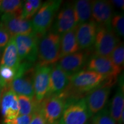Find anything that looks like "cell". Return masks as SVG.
<instances>
[{
	"label": "cell",
	"mask_w": 124,
	"mask_h": 124,
	"mask_svg": "<svg viewBox=\"0 0 124 124\" xmlns=\"http://www.w3.org/2000/svg\"><path fill=\"white\" fill-rule=\"evenodd\" d=\"M105 78L90 70H81L70 78V83L63 91L68 98H80L82 94L88 93L103 83Z\"/></svg>",
	"instance_id": "obj_1"
},
{
	"label": "cell",
	"mask_w": 124,
	"mask_h": 124,
	"mask_svg": "<svg viewBox=\"0 0 124 124\" xmlns=\"http://www.w3.org/2000/svg\"><path fill=\"white\" fill-rule=\"evenodd\" d=\"M38 64L52 66L60 59V35L49 31L40 37L38 43Z\"/></svg>",
	"instance_id": "obj_2"
},
{
	"label": "cell",
	"mask_w": 124,
	"mask_h": 124,
	"mask_svg": "<svg viewBox=\"0 0 124 124\" xmlns=\"http://www.w3.org/2000/svg\"><path fill=\"white\" fill-rule=\"evenodd\" d=\"M34 69L33 64L26 62L21 63L15 78L7 86L8 89L17 96H25L31 98L35 97L33 83Z\"/></svg>",
	"instance_id": "obj_3"
},
{
	"label": "cell",
	"mask_w": 124,
	"mask_h": 124,
	"mask_svg": "<svg viewBox=\"0 0 124 124\" xmlns=\"http://www.w3.org/2000/svg\"><path fill=\"white\" fill-rule=\"evenodd\" d=\"M62 3V0H50L42 4L31 21L33 32L41 36L48 32Z\"/></svg>",
	"instance_id": "obj_4"
},
{
	"label": "cell",
	"mask_w": 124,
	"mask_h": 124,
	"mask_svg": "<svg viewBox=\"0 0 124 124\" xmlns=\"http://www.w3.org/2000/svg\"><path fill=\"white\" fill-rule=\"evenodd\" d=\"M91 117L85 98H68L60 118L63 124H87Z\"/></svg>",
	"instance_id": "obj_5"
},
{
	"label": "cell",
	"mask_w": 124,
	"mask_h": 124,
	"mask_svg": "<svg viewBox=\"0 0 124 124\" xmlns=\"http://www.w3.org/2000/svg\"><path fill=\"white\" fill-rule=\"evenodd\" d=\"M67 98L63 92L48 95L40 102V109L46 124L60 120L66 107Z\"/></svg>",
	"instance_id": "obj_6"
},
{
	"label": "cell",
	"mask_w": 124,
	"mask_h": 124,
	"mask_svg": "<svg viewBox=\"0 0 124 124\" xmlns=\"http://www.w3.org/2000/svg\"><path fill=\"white\" fill-rule=\"evenodd\" d=\"M120 39L111 28V25H97L94 48L95 55L109 57Z\"/></svg>",
	"instance_id": "obj_7"
},
{
	"label": "cell",
	"mask_w": 124,
	"mask_h": 124,
	"mask_svg": "<svg viewBox=\"0 0 124 124\" xmlns=\"http://www.w3.org/2000/svg\"><path fill=\"white\" fill-rule=\"evenodd\" d=\"M40 36L35 32L14 37L20 60L34 64L38 59Z\"/></svg>",
	"instance_id": "obj_8"
},
{
	"label": "cell",
	"mask_w": 124,
	"mask_h": 124,
	"mask_svg": "<svg viewBox=\"0 0 124 124\" xmlns=\"http://www.w3.org/2000/svg\"><path fill=\"white\" fill-rule=\"evenodd\" d=\"M0 27L7 31L11 38L33 32L31 21L23 19L21 16L15 14H4L1 16Z\"/></svg>",
	"instance_id": "obj_9"
},
{
	"label": "cell",
	"mask_w": 124,
	"mask_h": 124,
	"mask_svg": "<svg viewBox=\"0 0 124 124\" xmlns=\"http://www.w3.org/2000/svg\"><path fill=\"white\" fill-rule=\"evenodd\" d=\"M78 25L73 3H67L56 17L51 31L62 35L75 29Z\"/></svg>",
	"instance_id": "obj_10"
},
{
	"label": "cell",
	"mask_w": 124,
	"mask_h": 124,
	"mask_svg": "<svg viewBox=\"0 0 124 124\" xmlns=\"http://www.w3.org/2000/svg\"><path fill=\"white\" fill-rule=\"evenodd\" d=\"M111 87V85L104 80L100 86L87 93L85 99L91 116L105 108L110 94Z\"/></svg>",
	"instance_id": "obj_11"
},
{
	"label": "cell",
	"mask_w": 124,
	"mask_h": 124,
	"mask_svg": "<svg viewBox=\"0 0 124 124\" xmlns=\"http://www.w3.org/2000/svg\"><path fill=\"white\" fill-rule=\"evenodd\" d=\"M87 68V70L100 74L105 79H117L122 70L114 64L109 57L95 54L90 58Z\"/></svg>",
	"instance_id": "obj_12"
},
{
	"label": "cell",
	"mask_w": 124,
	"mask_h": 124,
	"mask_svg": "<svg viewBox=\"0 0 124 124\" xmlns=\"http://www.w3.org/2000/svg\"><path fill=\"white\" fill-rule=\"evenodd\" d=\"M52 66L37 64L35 66L33 83L35 97L39 103L42 101L47 94Z\"/></svg>",
	"instance_id": "obj_13"
},
{
	"label": "cell",
	"mask_w": 124,
	"mask_h": 124,
	"mask_svg": "<svg viewBox=\"0 0 124 124\" xmlns=\"http://www.w3.org/2000/svg\"><path fill=\"white\" fill-rule=\"evenodd\" d=\"M89 54L86 51H79L75 53L60 58L56 63L69 77L81 71L88 61Z\"/></svg>",
	"instance_id": "obj_14"
},
{
	"label": "cell",
	"mask_w": 124,
	"mask_h": 124,
	"mask_svg": "<svg viewBox=\"0 0 124 124\" xmlns=\"http://www.w3.org/2000/svg\"><path fill=\"white\" fill-rule=\"evenodd\" d=\"M113 16L111 2L105 0L93 1L91 21L97 25H110Z\"/></svg>",
	"instance_id": "obj_15"
},
{
	"label": "cell",
	"mask_w": 124,
	"mask_h": 124,
	"mask_svg": "<svg viewBox=\"0 0 124 124\" xmlns=\"http://www.w3.org/2000/svg\"><path fill=\"white\" fill-rule=\"evenodd\" d=\"M97 31V25L91 21L77 26L76 38L80 49H89L94 46Z\"/></svg>",
	"instance_id": "obj_16"
},
{
	"label": "cell",
	"mask_w": 124,
	"mask_h": 124,
	"mask_svg": "<svg viewBox=\"0 0 124 124\" xmlns=\"http://www.w3.org/2000/svg\"><path fill=\"white\" fill-rule=\"evenodd\" d=\"M70 78V77L60 69L58 64L52 66L48 90L46 96L59 94L63 92L69 86Z\"/></svg>",
	"instance_id": "obj_17"
},
{
	"label": "cell",
	"mask_w": 124,
	"mask_h": 124,
	"mask_svg": "<svg viewBox=\"0 0 124 124\" xmlns=\"http://www.w3.org/2000/svg\"><path fill=\"white\" fill-rule=\"evenodd\" d=\"M1 108L4 121L13 120L18 116L19 107L17 95L8 88L2 94Z\"/></svg>",
	"instance_id": "obj_18"
},
{
	"label": "cell",
	"mask_w": 124,
	"mask_h": 124,
	"mask_svg": "<svg viewBox=\"0 0 124 124\" xmlns=\"http://www.w3.org/2000/svg\"><path fill=\"white\" fill-rule=\"evenodd\" d=\"M1 66H5L12 68L16 71L21 64L18 56L17 49L14 37L10 39L5 48L1 59L0 60Z\"/></svg>",
	"instance_id": "obj_19"
},
{
	"label": "cell",
	"mask_w": 124,
	"mask_h": 124,
	"mask_svg": "<svg viewBox=\"0 0 124 124\" xmlns=\"http://www.w3.org/2000/svg\"><path fill=\"white\" fill-rule=\"evenodd\" d=\"M77 27L60 35V58L80 50L76 38Z\"/></svg>",
	"instance_id": "obj_20"
},
{
	"label": "cell",
	"mask_w": 124,
	"mask_h": 124,
	"mask_svg": "<svg viewBox=\"0 0 124 124\" xmlns=\"http://www.w3.org/2000/svg\"><path fill=\"white\" fill-rule=\"evenodd\" d=\"M120 84L117 91L114 94L111 100L110 106V114L115 121L116 123H118L121 116L124 111V85H122L123 79H120Z\"/></svg>",
	"instance_id": "obj_21"
},
{
	"label": "cell",
	"mask_w": 124,
	"mask_h": 124,
	"mask_svg": "<svg viewBox=\"0 0 124 124\" xmlns=\"http://www.w3.org/2000/svg\"><path fill=\"white\" fill-rule=\"evenodd\" d=\"M93 1L78 0L73 3L78 24L89 22L91 18Z\"/></svg>",
	"instance_id": "obj_22"
},
{
	"label": "cell",
	"mask_w": 124,
	"mask_h": 124,
	"mask_svg": "<svg viewBox=\"0 0 124 124\" xmlns=\"http://www.w3.org/2000/svg\"><path fill=\"white\" fill-rule=\"evenodd\" d=\"M18 102L19 107L18 116L32 115L40 108V103L37 101L35 97L31 98L18 95Z\"/></svg>",
	"instance_id": "obj_23"
},
{
	"label": "cell",
	"mask_w": 124,
	"mask_h": 124,
	"mask_svg": "<svg viewBox=\"0 0 124 124\" xmlns=\"http://www.w3.org/2000/svg\"><path fill=\"white\" fill-rule=\"evenodd\" d=\"M23 2L20 0L0 1V14H15L21 16Z\"/></svg>",
	"instance_id": "obj_24"
},
{
	"label": "cell",
	"mask_w": 124,
	"mask_h": 124,
	"mask_svg": "<svg viewBox=\"0 0 124 124\" xmlns=\"http://www.w3.org/2000/svg\"><path fill=\"white\" fill-rule=\"evenodd\" d=\"M42 2L40 0H27L23 3L21 17L23 19L29 20L36 15L41 7Z\"/></svg>",
	"instance_id": "obj_25"
},
{
	"label": "cell",
	"mask_w": 124,
	"mask_h": 124,
	"mask_svg": "<svg viewBox=\"0 0 124 124\" xmlns=\"http://www.w3.org/2000/svg\"><path fill=\"white\" fill-rule=\"evenodd\" d=\"M92 124H116L117 123L113 119L110 114L109 110L104 108L101 110L93 116Z\"/></svg>",
	"instance_id": "obj_26"
},
{
	"label": "cell",
	"mask_w": 124,
	"mask_h": 124,
	"mask_svg": "<svg viewBox=\"0 0 124 124\" xmlns=\"http://www.w3.org/2000/svg\"><path fill=\"white\" fill-rule=\"evenodd\" d=\"M109 58L114 64L123 69L124 64V46L123 43H120L111 52Z\"/></svg>",
	"instance_id": "obj_27"
},
{
	"label": "cell",
	"mask_w": 124,
	"mask_h": 124,
	"mask_svg": "<svg viewBox=\"0 0 124 124\" xmlns=\"http://www.w3.org/2000/svg\"><path fill=\"white\" fill-rule=\"evenodd\" d=\"M110 25L118 36H124V17L123 14H116L111 18Z\"/></svg>",
	"instance_id": "obj_28"
},
{
	"label": "cell",
	"mask_w": 124,
	"mask_h": 124,
	"mask_svg": "<svg viewBox=\"0 0 124 124\" xmlns=\"http://www.w3.org/2000/svg\"><path fill=\"white\" fill-rule=\"evenodd\" d=\"M16 71L9 67L0 66V77L2 80L7 83V86L12 82L15 78Z\"/></svg>",
	"instance_id": "obj_29"
},
{
	"label": "cell",
	"mask_w": 124,
	"mask_h": 124,
	"mask_svg": "<svg viewBox=\"0 0 124 124\" xmlns=\"http://www.w3.org/2000/svg\"><path fill=\"white\" fill-rule=\"evenodd\" d=\"M33 114L28 116H18L12 120L4 121V124H29L32 119Z\"/></svg>",
	"instance_id": "obj_30"
},
{
	"label": "cell",
	"mask_w": 124,
	"mask_h": 124,
	"mask_svg": "<svg viewBox=\"0 0 124 124\" xmlns=\"http://www.w3.org/2000/svg\"><path fill=\"white\" fill-rule=\"evenodd\" d=\"M29 124H46L40 108L33 114L32 119Z\"/></svg>",
	"instance_id": "obj_31"
},
{
	"label": "cell",
	"mask_w": 124,
	"mask_h": 124,
	"mask_svg": "<svg viewBox=\"0 0 124 124\" xmlns=\"http://www.w3.org/2000/svg\"><path fill=\"white\" fill-rule=\"evenodd\" d=\"M11 38L6 31L0 27V48L4 49Z\"/></svg>",
	"instance_id": "obj_32"
},
{
	"label": "cell",
	"mask_w": 124,
	"mask_h": 124,
	"mask_svg": "<svg viewBox=\"0 0 124 124\" xmlns=\"http://www.w3.org/2000/svg\"><path fill=\"white\" fill-rule=\"evenodd\" d=\"M111 3L118 8L124 10V1L123 0H113V1H111Z\"/></svg>",
	"instance_id": "obj_33"
},
{
	"label": "cell",
	"mask_w": 124,
	"mask_h": 124,
	"mask_svg": "<svg viewBox=\"0 0 124 124\" xmlns=\"http://www.w3.org/2000/svg\"><path fill=\"white\" fill-rule=\"evenodd\" d=\"M7 87V83L5 82L4 80H2V79L1 78V77H0V88H6Z\"/></svg>",
	"instance_id": "obj_34"
},
{
	"label": "cell",
	"mask_w": 124,
	"mask_h": 124,
	"mask_svg": "<svg viewBox=\"0 0 124 124\" xmlns=\"http://www.w3.org/2000/svg\"><path fill=\"white\" fill-rule=\"evenodd\" d=\"M7 89V87L4 88V89H2V88H0V104H1V98H2L3 93H4V92L5 91V90Z\"/></svg>",
	"instance_id": "obj_35"
},
{
	"label": "cell",
	"mask_w": 124,
	"mask_h": 124,
	"mask_svg": "<svg viewBox=\"0 0 124 124\" xmlns=\"http://www.w3.org/2000/svg\"><path fill=\"white\" fill-rule=\"evenodd\" d=\"M63 124V123H62L61 120H60L58 121L55 122V123H54V124Z\"/></svg>",
	"instance_id": "obj_36"
},
{
	"label": "cell",
	"mask_w": 124,
	"mask_h": 124,
	"mask_svg": "<svg viewBox=\"0 0 124 124\" xmlns=\"http://www.w3.org/2000/svg\"><path fill=\"white\" fill-rule=\"evenodd\" d=\"M3 50V48H0V59H1V55H2V51Z\"/></svg>",
	"instance_id": "obj_37"
},
{
	"label": "cell",
	"mask_w": 124,
	"mask_h": 124,
	"mask_svg": "<svg viewBox=\"0 0 124 124\" xmlns=\"http://www.w3.org/2000/svg\"><path fill=\"white\" fill-rule=\"evenodd\" d=\"M87 124H88V123H87Z\"/></svg>",
	"instance_id": "obj_38"
}]
</instances>
